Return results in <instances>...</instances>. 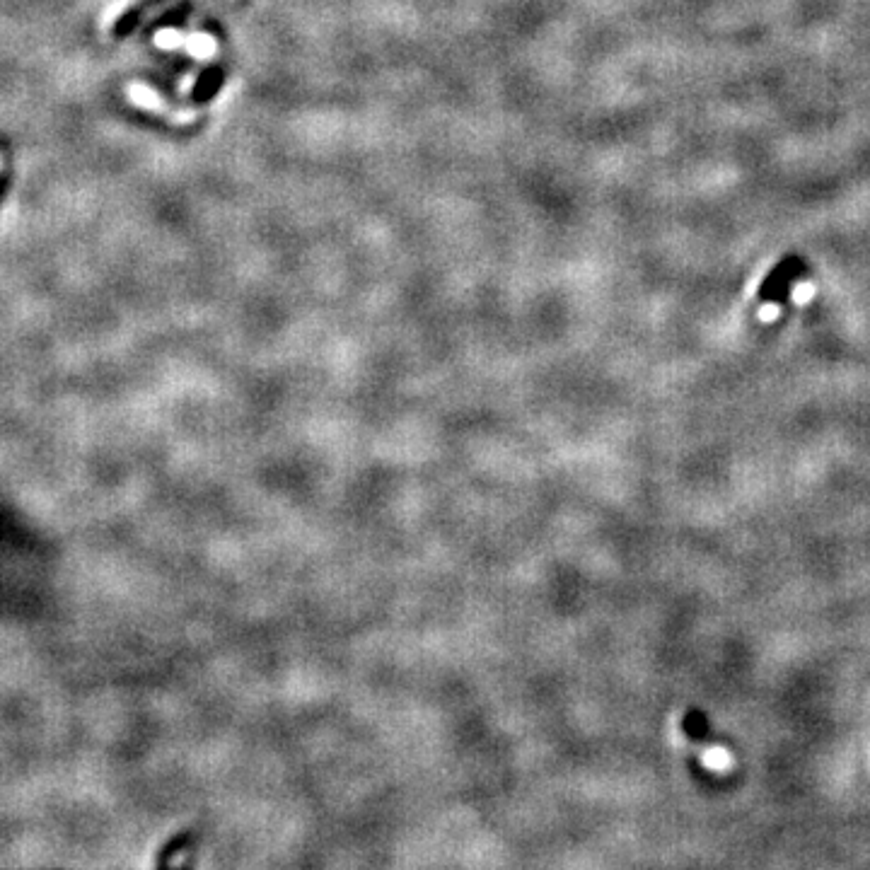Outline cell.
I'll return each mask as SVG.
<instances>
[{"mask_svg":"<svg viewBox=\"0 0 870 870\" xmlns=\"http://www.w3.org/2000/svg\"><path fill=\"white\" fill-rule=\"evenodd\" d=\"M225 83V68L223 66H208L206 71L199 75L194 87H191L189 97L194 104H206L218 95L220 87Z\"/></svg>","mask_w":870,"mask_h":870,"instance_id":"7a4b0ae2","label":"cell"},{"mask_svg":"<svg viewBox=\"0 0 870 870\" xmlns=\"http://www.w3.org/2000/svg\"><path fill=\"white\" fill-rule=\"evenodd\" d=\"M158 3H160V0H143V3L131 5V8L126 10V13H121L119 20L114 22L112 37L114 39H126V37H129V34L136 32V27L141 25L143 15L148 13L150 8H155V5H158Z\"/></svg>","mask_w":870,"mask_h":870,"instance_id":"3957f363","label":"cell"},{"mask_svg":"<svg viewBox=\"0 0 870 870\" xmlns=\"http://www.w3.org/2000/svg\"><path fill=\"white\" fill-rule=\"evenodd\" d=\"M696 747H699L701 759H704L706 767L716 769V771H725L733 767V759H730V754L723 750V747L718 745H709V742H696Z\"/></svg>","mask_w":870,"mask_h":870,"instance_id":"277c9868","label":"cell"},{"mask_svg":"<svg viewBox=\"0 0 870 870\" xmlns=\"http://www.w3.org/2000/svg\"><path fill=\"white\" fill-rule=\"evenodd\" d=\"M803 271H805L803 259L786 257L767 276V281L762 283V288H759V300H762V303H769V305L786 300L788 290H791V286H793V281H796V278L803 274Z\"/></svg>","mask_w":870,"mask_h":870,"instance_id":"6da1fadb","label":"cell"},{"mask_svg":"<svg viewBox=\"0 0 870 870\" xmlns=\"http://www.w3.org/2000/svg\"><path fill=\"white\" fill-rule=\"evenodd\" d=\"M191 10H194V5L189 3V0H184V3H179L177 8L167 10L165 15L158 17V22H153V29H165V27H182L184 20L191 15Z\"/></svg>","mask_w":870,"mask_h":870,"instance_id":"5b68a950","label":"cell"}]
</instances>
